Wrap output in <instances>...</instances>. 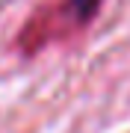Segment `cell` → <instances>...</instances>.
<instances>
[{
  "mask_svg": "<svg viewBox=\"0 0 130 133\" xmlns=\"http://www.w3.org/2000/svg\"><path fill=\"white\" fill-rule=\"evenodd\" d=\"M101 3L104 0H44L24 21L18 33V48L24 53H39L53 42L77 36L101 12Z\"/></svg>",
  "mask_w": 130,
  "mask_h": 133,
  "instance_id": "1",
  "label": "cell"
}]
</instances>
